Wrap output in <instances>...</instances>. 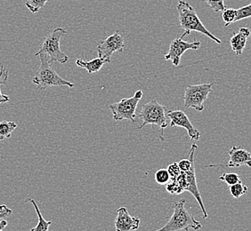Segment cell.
Masks as SVG:
<instances>
[{"mask_svg":"<svg viewBox=\"0 0 251 231\" xmlns=\"http://www.w3.org/2000/svg\"><path fill=\"white\" fill-rule=\"evenodd\" d=\"M213 86V83H206L185 87L183 98L184 110L192 108L199 112L202 111L204 103L207 101L209 92L212 91Z\"/></svg>","mask_w":251,"mask_h":231,"instance_id":"52a82bcc","label":"cell"},{"mask_svg":"<svg viewBox=\"0 0 251 231\" xmlns=\"http://www.w3.org/2000/svg\"><path fill=\"white\" fill-rule=\"evenodd\" d=\"M143 97V91L137 90L130 98L122 99L119 102H114L109 106L115 121L127 120L135 123L136 108Z\"/></svg>","mask_w":251,"mask_h":231,"instance_id":"8992f818","label":"cell"},{"mask_svg":"<svg viewBox=\"0 0 251 231\" xmlns=\"http://www.w3.org/2000/svg\"><path fill=\"white\" fill-rule=\"evenodd\" d=\"M26 202H30L33 205L34 208H35V210H36V212H37V214H38V218H39V222H38L37 226L33 228V229H31V231H49V227L52 224V222H48V221H46V220L44 219V217L42 216V214H41V212H40V210H39V207H38L36 201H35L34 199H32V198H28V199L25 200V203Z\"/></svg>","mask_w":251,"mask_h":231,"instance_id":"2e32d148","label":"cell"},{"mask_svg":"<svg viewBox=\"0 0 251 231\" xmlns=\"http://www.w3.org/2000/svg\"><path fill=\"white\" fill-rule=\"evenodd\" d=\"M141 220L138 217L131 216L126 207L117 210L115 230L117 231H136L140 227Z\"/></svg>","mask_w":251,"mask_h":231,"instance_id":"7c38bea8","label":"cell"},{"mask_svg":"<svg viewBox=\"0 0 251 231\" xmlns=\"http://www.w3.org/2000/svg\"><path fill=\"white\" fill-rule=\"evenodd\" d=\"M219 180L226 183L227 185H229V186H232V185L242 182L239 174L235 173H223L221 176H219Z\"/></svg>","mask_w":251,"mask_h":231,"instance_id":"7402d4cb","label":"cell"},{"mask_svg":"<svg viewBox=\"0 0 251 231\" xmlns=\"http://www.w3.org/2000/svg\"><path fill=\"white\" fill-rule=\"evenodd\" d=\"M237 9L234 8H225L222 11L223 21L225 22V26L228 27L229 25L236 23Z\"/></svg>","mask_w":251,"mask_h":231,"instance_id":"d6986e66","label":"cell"},{"mask_svg":"<svg viewBox=\"0 0 251 231\" xmlns=\"http://www.w3.org/2000/svg\"><path fill=\"white\" fill-rule=\"evenodd\" d=\"M168 171H169V175H170V180L176 178L182 172L179 168L178 163H176V162L173 164H169Z\"/></svg>","mask_w":251,"mask_h":231,"instance_id":"4316f807","label":"cell"},{"mask_svg":"<svg viewBox=\"0 0 251 231\" xmlns=\"http://www.w3.org/2000/svg\"><path fill=\"white\" fill-rule=\"evenodd\" d=\"M251 30L246 27L240 28L239 30L233 33L230 39V46L232 52L236 55H241L246 47L247 41L251 37Z\"/></svg>","mask_w":251,"mask_h":231,"instance_id":"5bb4252c","label":"cell"},{"mask_svg":"<svg viewBox=\"0 0 251 231\" xmlns=\"http://www.w3.org/2000/svg\"><path fill=\"white\" fill-rule=\"evenodd\" d=\"M124 49H125L124 39L119 32V30L115 31L106 39H101L97 44L98 57L105 60L107 63L111 62V58L113 53L115 52L122 53Z\"/></svg>","mask_w":251,"mask_h":231,"instance_id":"ba28073f","label":"cell"},{"mask_svg":"<svg viewBox=\"0 0 251 231\" xmlns=\"http://www.w3.org/2000/svg\"><path fill=\"white\" fill-rule=\"evenodd\" d=\"M155 181L159 185H166L170 181L168 169H159L155 173Z\"/></svg>","mask_w":251,"mask_h":231,"instance_id":"603a6c76","label":"cell"},{"mask_svg":"<svg viewBox=\"0 0 251 231\" xmlns=\"http://www.w3.org/2000/svg\"><path fill=\"white\" fill-rule=\"evenodd\" d=\"M225 1L226 0H204V2L216 13L222 12L226 8Z\"/></svg>","mask_w":251,"mask_h":231,"instance_id":"cb8c5ba5","label":"cell"},{"mask_svg":"<svg viewBox=\"0 0 251 231\" xmlns=\"http://www.w3.org/2000/svg\"><path fill=\"white\" fill-rule=\"evenodd\" d=\"M17 128L15 122L2 121L0 122V140H4L11 137L12 133Z\"/></svg>","mask_w":251,"mask_h":231,"instance_id":"e0dca14e","label":"cell"},{"mask_svg":"<svg viewBox=\"0 0 251 231\" xmlns=\"http://www.w3.org/2000/svg\"><path fill=\"white\" fill-rule=\"evenodd\" d=\"M135 123L139 125L137 130L147 125H158L163 133L168 126L167 108L153 99L142 106L140 111L135 115Z\"/></svg>","mask_w":251,"mask_h":231,"instance_id":"7a4b0ae2","label":"cell"},{"mask_svg":"<svg viewBox=\"0 0 251 231\" xmlns=\"http://www.w3.org/2000/svg\"><path fill=\"white\" fill-rule=\"evenodd\" d=\"M13 211L5 205H0V220L12 215Z\"/></svg>","mask_w":251,"mask_h":231,"instance_id":"83f0119b","label":"cell"},{"mask_svg":"<svg viewBox=\"0 0 251 231\" xmlns=\"http://www.w3.org/2000/svg\"><path fill=\"white\" fill-rule=\"evenodd\" d=\"M67 33V30L62 28H56L53 29L49 36L44 39L43 43L40 46V48L37 53H35L36 56H39V54H45L49 58V62L51 63H67L69 57L65 53L62 52L60 48V42L63 39V36Z\"/></svg>","mask_w":251,"mask_h":231,"instance_id":"5b68a950","label":"cell"},{"mask_svg":"<svg viewBox=\"0 0 251 231\" xmlns=\"http://www.w3.org/2000/svg\"><path fill=\"white\" fill-rule=\"evenodd\" d=\"M186 181H187V188L186 191H189L193 195L194 198L197 200L199 206L202 211L203 218H208V212L205 209L204 204H203L202 198L201 197V193L199 191L198 185H197V180H196V173H195V166H194V159L192 161V166L187 172H185Z\"/></svg>","mask_w":251,"mask_h":231,"instance_id":"4fadbf2b","label":"cell"},{"mask_svg":"<svg viewBox=\"0 0 251 231\" xmlns=\"http://www.w3.org/2000/svg\"><path fill=\"white\" fill-rule=\"evenodd\" d=\"M251 4L242 6L241 8L237 9L236 22L242 21V20L251 18Z\"/></svg>","mask_w":251,"mask_h":231,"instance_id":"d4e9b609","label":"cell"},{"mask_svg":"<svg viewBox=\"0 0 251 231\" xmlns=\"http://www.w3.org/2000/svg\"><path fill=\"white\" fill-rule=\"evenodd\" d=\"M168 117L170 118V126L183 127L188 133L191 140H198L201 137V133L198 129L193 126L192 122L189 119L188 116L183 111H168Z\"/></svg>","mask_w":251,"mask_h":231,"instance_id":"30bf717a","label":"cell"},{"mask_svg":"<svg viewBox=\"0 0 251 231\" xmlns=\"http://www.w3.org/2000/svg\"><path fill=\"white\" fill-rule=\"evenodd\" d=\"M176 9L178 11V19L181 28L184 29V33L181 36V39H184L185 36H188L192 31H196L199 33L203 34L208 38L213 40L214 42L220 45L222 41L214 36L208 30L201 19L199 18L193 6L189 4L188 2L184 0H178V4L176 5Z\"/></svg>","mask_w":251,"mask_h":231,"instance_id":"6da1fadb","label":"cell"},{"mask_svg":"<svg viewBox=\"0 0 251 231\" xmlns=\"http://www.w3.org/2000/svg\"><path fill=\"white\" fill-rule=\"evenodd\" d=\"M185 199H181L174 203V212L169 222L159 231H187L190 229L194 231L201 230L202 226L201 222L196 221L193 215L185 208Z\"/></svg>","mask_w":251,"mask_h":231,"instance_id":"277c9868","label":"cell"},{"mask_svg":"<svg viewBox=\"0 0 251 231\" xmlns=\"http://www.w3.org/2000/svg\"><path fill=\"white\" fill-rule=\"evenodd\" d=\"M39 56L40 66L32 78V82L37 85V89L39 91L52 87H74V84L59 76L52 66V63L49 62V58L45 54H39Z\"/></svg>","mask_w":251,"mask_h":231,"instance_id":"3957f363","label":"cell"},{"mask_svg":"<svg viewBox=\"0 0 251 231\" xmlns=\"http://www.w3.org/2000/svg\"><path fill=\"white\" fill-rule=\"evenodd\" d=\"M105 60L101 58H95L89 62H87L85 59L79 58L76 61V65L78 67L85 69L89 75H93L94 73H97L101 69V67L106 63Z\"/></svg>","mask_w":251,"mask_h":231,"instance_id":"9a60e30c","label":"cell"},{"mask_svg":"<svg viewBox=\"0 0 251 231\" xmlns=\"http://www.w3.org/2000/svg\"><path fill=\"white\" fill-rule=\"evenodd\" d=\"M7 81H8V70H5L4 66L2 64H0V105L2 103H5V102L10 101L9 96L4 94L1 91V87L3 85H6Z\"/></svg>","mask_w":251,"mask_h":231,"instance_id":"ac0fdd59","label":"cell"},{"mask_svg":"<svg viewBox=\"0 0 251 231\" xmlns=\"http://www.w3.org/2000/svg\"><path fill=\"white\" fill-rule=\"evenodd\" d=\"M49 0H25V5L32 13L36 14L43 8Z\"/></svg>","mask_w":251,"mask_h":231,"instance_id":"ffe728a7","label":"cell"},{"mask_svg":"<svg viewBox=\"0 0 251 231\" xmlns=\"http://www.w3.org/2000/svg\"><path fill=\"white\" fill-rule=\"evenodd\" d=\"M230 160L227 164H208L207 167H242L246 165L251 167V154L245 149L233 146L229 150Z\"/></svg>","mask_w":251,"mask_h":231,"instance_id":"8fae6325","label":"cell"},{"mask_svg":"<svg viewBox=\"0 0 251 231\" xmlns=\"http://www.w3.org/2000/svg\"><path fill=\"white\" fill-rule=\"evenodd\" d=\"M7 224H8V222H6L5 220H1L0 221V231H4L5 229V227L7 226Z\"/></svg>","mask_w":251,"mask_h":231,"instance_id":"f1b7e54d","label":"cell"},{"mask_svg":"<svg viewBox=\"0 0 251 231\" xmlns=\"http://www.w3.org/2000/svg\"><path fill=\"white\" fill-rule=\"evenodd\" d=\"M166 185H167V187H166L167 191L171 193V194H177V195H179V194L184 192V191L181 189V188L179 187L178 183L176 181V179L170 180L169 183H167Z\"/></svg>","mask_w":251,"mask_h":231,"instance_id":"484cf974","label":"cell"},{"mask_svg":"<svg viewBox=\"0 0 251 231\" xmlns=\"http://www.w3.org/2000/svg\"><path fill=\"white\" fill-rule=\"evenodd\" d=\"M230 192L232 198H240L248 192V187L241 182L230 186Z\"/></svg>","mask_w":251,"mask_h":231,"instance_id":"44dd1931","label":"cell"},{"mask_svg":"<svg viewBox=\"0 0 251 231\" xmlns=\"http://www.w3.org/2000/svg\"><path fill=\"white\" fill-rule=\"evenodd\" d=\"M200 47H201L200 41L187 42L181 38L175 39L169 46V52L166 53L165 60L171 61L172 64L176 67H177L181 62V57L187 50H198Z\"/></svg>","mask_w":251,"mask_h":231,"instance_id":"9c48e42d","label":"cell"}]
</instances>
